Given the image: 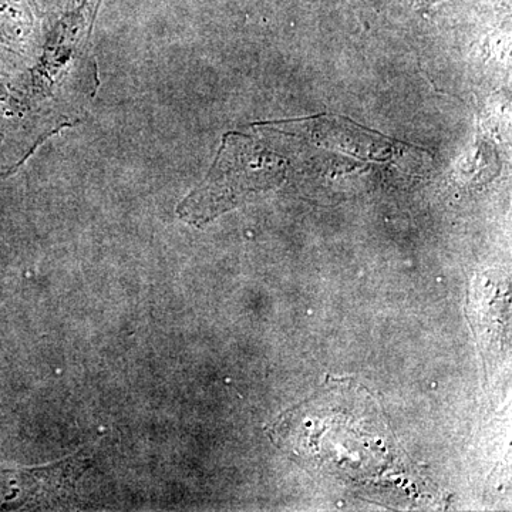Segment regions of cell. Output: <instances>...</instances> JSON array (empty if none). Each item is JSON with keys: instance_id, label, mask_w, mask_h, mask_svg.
Instances as JSON below:
<instances>
[{"instance_id": "obj_2", "label": "cell", "mask_w": 512, "mask_h": 512, "mask_svg": "<svg viewBox=\"0 0 512 512\" xmlns=\"http://www.w3.org/2000/svg\"><path fill=\"white\" fill-rule=\"evenodd\" d=\"M32 28V12L26 0H0V36L22 40Z\"/></svg>"}, {"instance_id": "obj_1", "label": "cell", "mask_w": 512, "mask_h": 512, "mask_svg": "<svg viewBox=\"0 0 512 512\" xmlns=\"http://www.w3.org/2000/svg\"><path fill=\"white\" fill-rule=\"evenodd\" d=\"M288 163L254 137L225 134L217 160L197 190L178 207V215L191 224L214 220L249 195L276 187L285 180Z\"/></svg>"}]
</instances>
